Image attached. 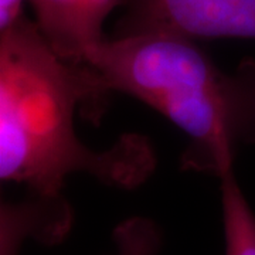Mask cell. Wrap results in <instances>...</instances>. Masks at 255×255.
I'll return each instance as SVG.
<instances>
[{
	"label": "cell",
	"mask_w": 255,
	"mask_h": 255,
	"mask_svg": "<svg viewBox=\"0 0 255 255\" xmlns=\"http://www.w3.org/2000/svg\"><path fill=\"white\" fill-rule=\"evenodd\" d=\"M107 92L87 64L61 58L24 14L0 31V179L38 196H63L65 180L85 173L110 187L133 189L153 173L149 140L122 135L105 150L85 145L75 114L98 121Z\"/></svg>",
	"instance_id": "obj_1"
},
{
	"label": "cell",
	"mask_w": 255,
	"mask_h": 255,
	"mask_svg": "<svg viewBox=\"0 0 255 255\" xmlns=\"http://www.w3.org/2000/svg\"><path fill=\"white\" fill-rule=\"evenodd\" d=\"M84 64L107 92L157 111L187 139L180 166L221 176L241 147L255 143V60L221 70L196 41L166 36L105 38Z\"/></svg>",
	"instance_id": "obj_2"
},
{
	"label": "cell",
	"mask_w": 255,
	"mask_h": 255,
	"mask_svg": "<svg viewBox=\"0 0 255 255\" xmlns=\"http://www.w3.org/2000/svg\"><path fill=\"white\" fill-rule=\"evenodd\" d=\"M114 37L255 40V0H125Z\"/></svg>",
	"instance_id": "obj_3"
},
{
	"label": "cell",
	"mask_w": 255,
	"mask_h": 255,
	"mask_svg": "<svg viewBox=\"0 0 255 255\" xmlns=\"http://www.w3.org/2000/svg\"><path fill=\"white\" fill-rule=\"evenodd\" d=\"M36 24L61 58L84 64L105 40L104 23L125 0H30Z\"/></svg>",
	"instance_id": "obj_4"
},
{
	"label": "cell",
	"mask_w": 255,
	"mask_h": 255,
	"mask_svg": "<svg viewBox=\"0 0 255 255\" xmlns=\"http://www.w3.org/2000/svg\"><path fill=\"white\" fill-rule=\"evenodd\" d=\"M73 224V211L63 196L34 194L31 200L1 201L0 255H18L26 240L43 244L63 241Z\"/></svg>",
	"instance_id": "obj_5"
},
{
	"label": "cell",
	"mask_w": 255,
	"mask_h": 255,
	"mask_svg": "<svg viewBox=\"0 0 255 255\" xmlns=\"http://www.w3.org/2000/svg\"><path fill=\"white\" fill-rule=\"evenodd\" d=\"M221 217L226 255H255V213L246 199L234 169L220 176Z\"/></svg>",
	"instance_id": "obj_6"
},
{
	"label": "cell",
	"mask_w": 255,
	"mask_h": 255,
	"mask_svg": "<svg viewBox=\"0 0 255 255\" xmlns=\"http://www.w3.org/2000/svg\"><path fill=\"white\" fill-rule=\"evenodd\" d=\"M115 251L112 255H159L162 247V231L153 220L132 217L112 233Z\"/></svg>",
	"instance_id": "obj_7"
},
{
	"label": "cell",
	"mask_w": 255,
	"mask_h": 255,
	"mask_svg": "<svg viewBox=\"0 0 255 255\" xmlns=\"http://www.w3.org/2000/svg\"><path fill=\"white\" fill-rule=\"evenodd\" d=\"M28 0H0V31L6 30L24 16V3Z\"/></svg>",
	"instance_id": "obj_8"
}]
</instances>
